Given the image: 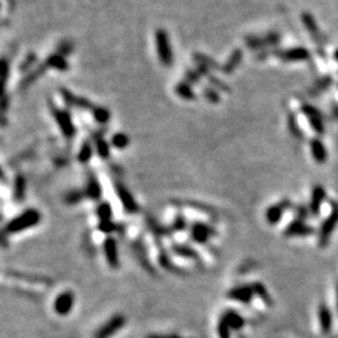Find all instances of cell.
Segmentation results:
<instances>
[{
  "instance_id": "43",
  "label": "cell",
  "mask_w": 338,
  "mask_h": 338,
  "mask_svg": "<svg viewBox=\"0 0 338 338\" xmlns=\"http://www.w3.org/2000/svg\"><path fill=\"white\" fill-rule=\"evenodd\" d=\"M186 79H187V83L197 84V83H199L200 75L197 70H194V72L193 70H188V72L186 73Z\"/></svg>"
},
{
  "instance_id": "16",
  "label": "cell",
  "mask_w": 338,
  "mask_h": 338,
  "mask_svg": "<svg viewBox=\"0 0 338 338\" xmlns=\"http://www.w3.org/2000/svg\"><path fill=\"white\" fill-rule=\"evenodd\" d=\"M312 232V228L305 223V217H300L295 219L293 223L289 224L288 228L286 229L287 237H298V236H308Z\"/></svg>"
},
{
  "instance_id": "32",
  "label": "cell",
  "mask_w": 338,
  "mask_h": 338,
  "mask_svg": "<svg viewBox=\"0 0 338 338\" xmlns=\"http://www.w3.org/2000/svg\"><path fill=\"white\" fill-rule=\"evenodd\" d=\"M112 144L118 149L126 148L129 144V137L124 133H117L112 137Z\"/></svg>"
},
{
  "instance_id": "48",
  "label": "cell",
  "mask_w": 338,
  "mask_h": 338,
  "mask_svg": "<svg viewBox=\"0 0 338 338\" xmlns=\"http://www.w3.org/2000/svg\"><path fill=\"white\" fill-rule=\"evenodd\" d=\"M333 117L337 118V119H338V107H336L333 109Z\"/></svg>"
},
{
  "instance_id": "4",
  "label": "cell",
  "mask_w": 338,
  "mask_h": 338,
  "mask_svg": "<svg viewBox=\"0 0 338 338\" xmlns=\"http://www.w3.org/2000/svg\"><path fill=\"white\" fill-rule=\"evenodd\" d=\"M125 317L123 314H115L109 319L104 326L100 327L94 334V338H110L114 336L118 331H120L125 326Z\"/></svg>"
},
{
  "instance_id": "31",
  "label": "cell",
  "mask_w": 338,
  "mask_h": 338,
  "mask_svg": "<svg viewBox=\"0 0 338 338\" xmlns=\"http://www.w3.org/2000/svg\"><path fill=\"white\" fill-rule=\"evenodd\" d=\"M288 128H289V132L292 133L293 137H295L297 139L305 138V136H303V133H302V131H301L300 125H298L297 118H295V115H293V114L288 115Z\"/></svg>"
},
{
  "instance_id": "21",
  "label": "cell",
  "mask_w": 338,
  "mask_h": 338,
  "mask_svg": "<svg viewBox=\"0 0 338 338\" xmlns=\"http://www.w3.org/2000/svg\"><path fill=\"white\" fill-rule=\"evenodd\" d=\"M213 236H215V231H212L205 224H195L192 228V237L195 242L207 243L208 239Z\"/></svg>"
},
{
  "instance_id": "29",
  "label": "cell",
  "mask_w": 338,
  "mask_h": 338,
  "mask_svg": "<svg viewBox=\"0 0 338 338\" xmlns=\"http://www.w3.org/2000/svg\"><path fill=\"white\" fill-rule=\"evenodd\" d=\"M194 60L198 63V64H203L205 65V67L210 68V69H219V65L217 63H216L210 57L203 54V53H195Z\"/></svg>"
},
{
  "instance_id": "2",
  "label": "cell",
  "mask_w": 338,
  "mask_h": 338,
  "mask_svg": "<svg viewBox=\"0 0 338 338\" xmlns=\"http://www.w3.org/2000/svg\"><path fill=\"white\" fill-rule=\"evenodd\" d=\"M155 46H157L158 57H159L160 63L164 67H171L173 64V53H172L171 41H169L168 33L164 29H159L155 33Z\"/></svg>"
},
{
  "instance_id": "27",
  "label": "cell",
  "mask_w": 338,
  "mask_h": 338,
  "mask_svg": "<svg viewBox=\"0 0 338 338\" xmlns=\"http://www.w3.org/2000/svg\"><path fill=\"white\" fill-rule=\"evenodd\" d=\"M173 252L181 257L189 258V260H198V255L194 249L188 245H173Z\"/></svg>"
},
{
  "instance_id": "13",
  "label": "cell",
  "mask_w": 338,
  "mask_h": 338,
  "mask_svg": "<svg viewBox=\"0 0 338 338\" xmlns=\"http://www.w3.org/2000/svg\"><path fill=\"white\" fill-rule=\"evenodd\" d=\"M289 207H290L289 200H282V202L277 203V204L271 205L266 212L267 222H268L269 224H276Z\"/></svg>"
},
{
  "instance_id": "19",
  "label": "cell",
  "mask_w": 338,
  "mask_h": 338,
  "mask_svg": "<svg viewBox=\"0 0 338 338\" xmlns=\"http://www.w3.org/2000/svg\"><path fill=\"white\" fill-rule=\"evenodd\" d=\"M302 22H303V25H305L306 29L308 30V33L311 34V36H312L313 39H316V40L318 41V44H322L321 43L322 34H321V31H319V28H318V25H317L316 19L313 18V15H311L310 13H303Z\"/></svg>"
},
{
  "instance_id": "34",
  "label": "cell",
  "mask_w": 338,
  "mask_h": 338,
  "mask_svg": "<svg viewBox=\"0 0 338 338\" xmlns=\"http://www.w3.org/2000/svg\"><path fill=\"white\" fill-rule=\"evenodd\" d=\"M93 115L96 118L97 121H99L100 124H105L108 120L110 119V113L108 112L105 108L97 107L93 109Z\"/></svg>"
},
{
  "instance_id": "30",
  "label": "cell",
  "mask_w": 338,
  "mask_h": 338,
  "mask_svg": "<svg viewBox=\"0 0 338 338\" xmlns=\"http://www.w3.org/2000/svg\"><path fill=\"white\" fill-rule=\"evenodd\" d=\"M97 215L102 222L112 221V207H110L109 203H100L99 207L97 208Z\"/></svg>"
},
{
  "instance_id": "15",
  "label": "cell",
  "mask_w": 338,
  "mask_h": 338,
  "mask_svg": "<svg viewBox=\"0 0 338 338\" xmlns=\"http://www.w3.org/2000/svg\"><path fill=\"white\" fill-rule=\"evenodd\" d=\"M105 258L112 268H117L119 266V256H118L117 242L113 238H107L104 242Z\"/></svg>"
},
{
  "instance_id": "49",
  "label": "cell",
  "mask_w": 338,
  "mask_h": 338,
  "mask_svg": "<svg viewBox=\"0 0 338 338\" xmlns=\"http://www.w3.org/2000/svg\"><path fill=\"white\" fill-rule=\"evenodd\" d=\"M334 58H336L337 62H338V49L336 50V53H334Z\"/></svg>"
},
{
  "instance_id": "23",
  "label": "cell",
  "mask_w": 338,
  "mask_h": 338,
  "mask_svg": "<svg viewBox=\"0 0 338 338\" xmlns=\"http://www.w3.org/2000/svg\"><path fill=\"white\" fill-rule=\"evenodd\" d=\"M86 197H89L91 199H99L100 198V193H102V189H100L99 182L97 181V178L94 176H89L88 177V182H87V187H86Z\"/></svg>"
},
{
  "instance_id": "37",
  "label": "cell",
  "mask_w": 338,
  "mask_h": 338,
  "mask_svg": "<svg viewBox=\"0 0 338 338\" xmlns=\"http://www.w3.org/2000/svg\"><path fill=\"white\" fill-rule=\"evenodd\" d=\"M231 328L228 327V324L226 323V321L222 318H219L218 326H217V333L218 338H231V333H229Z\"/></svg>"
},
{
  "instance_id": "47",
  "label": "cell",
  "mask_w": 338,
  "mask_h": 338,
  "mask_svg": "<svg viewBox=\"0 0 338 338\" xmlns=\"http://www.w3.org/2000/svg\"><path fill=\"white\" fill-rule=\"evenodd\" d=\"M4 88H5V81L0 80V96H3V94H4Z\"/></svg>"
},
{
  "instance_id": "41",
  "label": "cell",
  "mask_w": 338,
  "mask_h": 338,
  "mask_svg": "<svg viewBox=\"0 0 338 338\" xmlns=\"http://www.w3.org/2000/svg\"><path fill=\"white\" fill-rule=\"evenodd\" d=\"M331 84H332V79L329 78V76H326V78L321 79V80H318L316 84H314V89H317L318 92H322L324 91V89L328 88Z\"/></svg>"
},
{
  "instance_id": "14",
  "label": "cell",
  "mask_w": 338,
  "mask_h": 338,
  "mask_svg": "<svg viewBox=\"0 0 338 338\" xmlns=\"http://www.w3.org/2000/svg\"><path fill=\"white\" fill-rule=\"evenodd\" d=\"M318 322L322 334L327 336L332 329V313L324 303H321L318 307Z\"/></svg>"
},
{
  "instance_id": "28",
  "label": "cell",
  "mask_w": 338,
  "mask_h": 338,
  "mask_svg": "<svg viewBox=\"0 0 338 338\" xmlns=\"http://www.w3.org/2000/svg\"><path fill=\"white\" fill-rule=\"evenodd\" d=\"M25 188H26V183H25L24 177L18 176L17 179H15V183H14V197H15V199H17V200L24 199Z\"/></svg>"
},
{
  "instance_id": "3",
  "label": "cell",
  "mask_w": 338,
  "mask_h": 338,
  "mask_svg": "<svg viewBox=\"0 0 338 338\" xmlns=\"http://www.w3.org/2000/svg\"><path fill=\"white\" fill-rule=\"evenodd\" d=\"M338 224V204L334 202V204L332 205V210L329 213L328 217L326 218V221L323 222L321 227V231L318 233V244L319 247L323 248L328 244L329 239H331L332 233L334 232Z\"/></svg>"
},
{
  "instance_id": "11",
  "label": "cell",
  "mask_w": 338,
  "mask_h": 338,
  "mask_svg": "<svg viewBox=\"0 0 338 338\" xmlns=\"http://www.w3.org/2000/svg\"><path fill=\"white\" fill-rule=\"evenodd\" d=\"M8 277L10 278L18 279V281H26L31 284H39V286H52V281L48 278V277H43V276H34V274H25L22 273V272H15V271H7Z\"/></svg>"
},
{
  "instance_id": "6",
  "label": "cell",
  "mask_w": 338,
  "mask_h": 338,
  "mask_svg": "<svg viewBox=\"0 0 338 338\" xmlns=\"http://www.w3.org/2000/svg\"><path fill=\"white\" fill-rule=\"evenodd\" d=\"M74 302H75V297H74L73 292H69V290L63 292L62 294L55 298L54 311L59 316H68L73 310Z\"/></svg>"
},
{
  "instance_id": "18",
  "label": "cell",
  "mask_w": 338,
  "mask_h": 338,
  "mask_svg": "<svg viewBox=\"0 0 338 338\" xmlns=\"http://www.w3.org/2000/svg\"><path fill=\"white\" fill-rule=\"evenodd\" d=\"M324 199H326V189L322 186L314 187L312 189V195H311V212L313 215H318Z\"/></svg>"
},
{
  "instance_id": "50",
  "label": "cell",
  "mask_w": 338,
  "mask_h": 338,
  "mask_svg": "<svg viewBox=\"0 0 338 338\" xmlns=\"http://www.w3.org/2000/svg\"><path fill=\"white\" fill-rule=\"evenodd\" d=\"M336 292H337V310H338V284H337V289H336Z\"/></svg>"
},
{
  "instance_id": "33",
  "label": "cell",
  "mask_w": 338,
  "mask_h": 338,
  "mask_svg": "<svg viewBox=\"0 0 338 338\" xmlns=\"http://www.w3.org/2000/svg\"><path fill=\"white\" fill-rule=\"evenodd\" d=\"M96 148L97 153L99 154L100 158H104L107 159L109 157V145L103 138H97L96 139Z\"/></svg>"
},
{
  "instance_id": "17",
  "label": "cell",
  "mask_w": 338,
  "mask_h": 338,
  "mask_svg": "<svg viewBox=\"0 0 338 338\" xmlns=\"http://www.w3.org/2000/svg\"><path fill=\"white\" fill-rule=\"evenodd\" d=\"M310 149H311V153H312L313 159L316 160L318 164H323V163H326L328 154H327V149H326V147H324V144L322 143L321 139L319 138L311 139Z\"/></svg>"
},
{
  "instance_id": "20",
  "label": "cell",
  "mask_w": 338,
  "mask_h": 338,
  "mask_svg": "<svg viewBox=\"0 0 338 338\" xmlns=\"http://www.w3.org/2000/svg\"><path fill=\"white\" fill-rule=\"evenodd\" d=\"M243 59V53L241 49H236L232 52V54L229 55V58L227 59L226 64L223 65V67L221 68V70L223 72L224 74H231L233 73L234 70L237 69V68L239 67V64H241Z\"/></svg>"
},
{
  "instance_id": "46",
  "label": "cell",
  "mask_w": 338,
  "mask_h": 338,
  "mask_svg": "<svg viewBox=\"0 0 338 338\" xmlns=\"http://www.w3.org/2000/svg\"><path fill=\"white\" fill-rule=\"evenodd\" d=\"M147 338H183L181 336H177V334H152V336H148Z\"/></svg>"
},
{
  "instance_id": "9",
  "label": "cell",
  "mask_w": 338,
  "mask_h": 338,
  "mask_svg": "<svg viewBox=\"0 0 338 338\" xmlns=\"http://www.w3.org/2000/svg\"><path fill=\"white\" fill-rule=\"evenodd\" d=\"M279 39H281L279 34L269 33L265 36H248V38H245V44H247L250 49H260L277 44L279 41Z\"/></svg>"
},
{
  "instance_id": "40",
  "label": "cell",
  "mask_w": 338,
  "mask_h": 338,
  "mask_svg": "<svg viewBox=\"0 0 338 338\" xmlns=\"http://www.w3.org/2000/svg\"><path fill=\"white\" fill-rule=\"evenodd\" d=\"M9 75V62L5 58L0 59V80H7Z\"/></svg>"
},
{
  "instance_id": "24",
  "label": "cell",
  "mask_w": 338,
  "mask_h": 338,
  "mask_svg": "<svg viewBox=\"0 0 338 338\" xmlns=\"http://www.w3.org/2000/svg\"><path fill=\"white\" fill-rule=\"evenodd\" d=\"M44 67L53 68V69L57 70H67L68 69V63L65 60L64 55L62 54H53L48 57V59L44 63Z\"/></svg>"
},
{
  "instance_id": "8",
  "label": "cell",
  "mask_w": 338,
  "mask_h": 338,
  "mask_svg": "<svg viewBox=\"0 0 338 338\" xmlns=\"http://www.w3.org/2000/svg\"><path fill=\"white\" fill-rule=\"evenodd\" d=\"M115 189H117V194L119 197L124 209L128 213H136L138 210V204H137L136 199H134L131 192L128 191V188L123 183L118 182V183H115Z\"/></svg>"
},
{
  "instance_id": "22",
  "label": "cell",
  "mask_w": 338,
  "mask_h": 338,
  "mask_svg": "<svg viewBox=\"0 0 338 338\" xmlns=\"http://www.w3.org/2000/svg\"><path fill=\"white\" fill-rule=\"evenodd\" d=\"M221 318L224 319L229 328H233L234 331H238L244 327V318L236 311H226L224 314H222Z\"/></svg>"
},
{
  "instance_id": "12",
  "label": "cell",
  "mask_w": 338,
  "mask_h": 338,
  "mask_svg": "<svg viewBox=\"0 0 338 338\" xmlns=\"http://www.w3.org/2000/svg\"><path fill=\"white\" fill-rule=\"evenodd\" d=\"M54 117L58 121L59 128L62 129L63 134H64L67 138H72V137H74V134H75V128H74L70 115L68 114L67 112H64V110L54 109Z\"/></svg>"
},
{
  "instance_id": "35",
  "label": "cell",
  "mask_w": 338,
  "mask_h": 338,
  "mask_svg": "<svg viewBox=\"0 0 338 338\" xmlns=\"http://www.w3.org/2000/svg\"><path fill=\"white\" fill-rule=\"evenodd\" d=\"M92 154H93V148H92V145L87 142V143L83 144V147H81L80 149V153H79V160H80L81 163L88 162V160L91 159Z\"/></svg>"
},
{
  "instance_id": "42",
  "label": "cell",
  "mask_w": 338,
  "mask_h": 338,
  "mask_svg": "<svg viewBox=\"0 0 338 338\" xmlns=\"http://www.w3.org/2000/svg\"><path fill=\"white\" fill-rule=\"evenodd\" d=\"M99 228H100V231L105 232V233H110V232H113L117 229V226L114 224V222L107 221V222H100Z\"/></svg>"
},
{
  "instance_id": "51",
  "label": "cell",
  "mask_w": 338,
  "mask_h": 338,
  "mask_svg": "<svg viewBox=\"0 0 338 338\" xmlns=\"http://www.w3.org/2000/svg\"><path fill=\"white\" fill-rule=\"evenodd\" d=\"M0 177H2V172H0Z\"/></svg>"
},
{
  "instance_id": "5",
  "label": "cell",
  "mask_w": 338,
  "mask_h": 338,
  "mask_svg": "<svg viewBox=\"0 0 338 338\" xmlns=\"http://www.w3.org/2000/svg\"><path fill=\"white\" fill-rule=\"evenodd\" d=\"M301 112H302V114L306 115L313 131H316L318 134L324 133V123L323 118H322V113L316 107L311 104H303L301 107Z\"/></svg>"
},
{
  "instance_id": "1",
  "label": "cell",
  "mask_w": 338,
  "mask_h": 338,
  "mask_svg": "<svg viewBox=\"0 0 338 338\" xmlns=\"http://www.w3.org/2000/svg\"><path fill=\"white\" fill-rule=\"evenodd\" d=\"M41 216L36 209H28L17 218L10 221L9 223L5 226L4 234H15L19 232L25 231V229L35 227L36 224L40 222Z\"/></svg>"
},
{
  "instance_id": "44",
  "label": "cell",
  "mask_w": 338,
  "mask_h": 338,
  "mask_svg": "<svg viewBox=\"0 0 338 338\" xmlns=\"http://www.w3.org/2000/svg\"><path fill=\"white\" fill-rule=\"evenodd\" d=\"M72 49H73L72 44H70V43H63L62 47H59V49H58V53L63 55V54H65V53L70 52Z\"/></svg>"
},
{
  "instance_id": "38",
  "label": "cell",
  "mask_w": 338,
  "mask_h": 338,
  "mask_svg": "<svg viewBox=\"0 0 338 338\" xmlns=\"http://www.w3.org/2000/svg\"><path fill=\"white\" fill-rule=\"evenodd\" d=\"M208 79H209L210 84H212V86L215 87L216 91H217V89H219V91H223V92H226V93H229V92H231V88H229V87L227 86V84L224 83V81H222L221 79H218L217 76L210 75V76H208Z\"/></svg>"
},
{
  "instance_id": "25",
  "label": "cell",
  "mask_w": 338,
  "mask_h": 338,
  "mask_svg": "<svg viewBox=\"0 0 338 338\" xmlns=\"http://www.w3.org/2000/svg\"><path fill=\"white\" fill-rule=\"evenodd\" d=\"M62 97L64 98L67 104L69 105H74V107H79V108L91 107V103H89L88 100L84 99V98L75 97L73 93H70L69 91H67V89H62Z\"/></svg>"
},
{
  "instance_id": "7",
  "label": "cell",
  "mask_w": 338,
  "mask_h": 338,
  "mask_svg": "<svg viewBox=\"0 0 338 338\" xmlns=\"http://www.w3.org/2000/svg\"><path fill=\"white\" fill-rule=\"evenodd\" d=\"M276 55L284 62H303V60L310 59L311 53L310 50L302 47H295V48L277 52Z\"/></svg>"
},
{
  "instance_id": "39",
  "label": "cell",
  "mask_w": 338,
  "mask_h": 338,
  "mask_svg": "<svg viewBox=\"0 0 338 338\" xmlns=\"http://www.w3.org/2000/svg\"><path fill=\"white\" fill-rule=\"evenodd\" d=\"M203 94H204L205 99H208L213 104H217L221 100V97H219L218 92L215 88H204L203 89Z\"/></svg>"
},
{
  "instance_id": "26",
  "label": "cell",
  "mask_w": 338,
  "mask_h": 338,
  "mask_svg": "<svg viewBox=\"0 0 338 338\" xmlns=\"http://www.w3.org/2000/svg\"><path fill=\"white\" fill-rule=\"evenodd\" d=\"M176 94L179 98L184 100H193L195 99V93L193 88L191 87V84L187 83V81H181L179 84L176 86Z\"/></svg>"
},
{
  "instance_id": "36",
  "label": "cell",
  "mask_w": 338,
  "mask_h": 338,
  "mask_svg": "<svg viewBox=\"0 0 338 338\" xmlns=\"http://www.w3.org/2000/svg\"><path fill=\"white\" fill-rule=\"evenodd\" d=\"M84 197H86V193H84V192L74 191L65 195V202H67L68 204H78Z\"/></svg>"
},
{
  "instance_id": "10",
  "label": "cell",
  "mask_w": 338,
  "mask_h": 338,
  "mask_svg": "<svg viewBox=\"0 0 338 338\" xmlns=\"http://www.w3.org/2000/svg\"><path fill=\"white\" fill-rule=\"evenodd\" d=\"M227 297L232 301H237L241 303H249L256 297L255 287L253 286H238L234 287L227 293Z\"/></svg>"
},
{
  "instance_id": "45",
  "label": "cell",
  "mask_w": 338,
  "mask_h": 338,
  "mask_svg": "<svg viewBox=\"0 0 338 338\" xmlns=\"http://www.w3.org/2000/svg\"><path fill=\"white\" fill-rule=\"evenodd\" d=\"M186 222H184V219L183 218H181V217H178L176 219V222H174V228L176 229H183L184 227H186Z\"/></svg>"
}]
</instances>
